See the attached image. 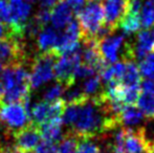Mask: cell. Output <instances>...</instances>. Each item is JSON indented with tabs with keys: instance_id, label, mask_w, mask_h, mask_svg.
Instances as JSON below:
<instances>
[{
	"instance_id": "15",
	"label": "cell",
	"mask_w": 154,
	"mask_h": 153,
	"mask_svg": "<svg viewBox=\"0 0 154 153\" xmlns=\"http://www.w3.org/2000/svg\"><path fill=\"white\" fill-rule=\"evenodd\" d=\"M60 34L53 26H43L37 33V46L43 54L53 53L57 48Z\"/></svg>"
},
{
	"instance_id": "13",
	"label": "cell",
	"mask_w": 154,
	"mask_h": 153,
	"mask_svg": "<svg viewBox=\"0 0 154 153\" xmlns=\"http://www.w3.org/2000/svg\"><path fill=\"white\" fill-rule=\"evenodd\" d=\"M41 142V135L39 130L32 127H26L18 131L15 136L16 149L19 151H32Z\"/></svg>"
},
{
	"instance_id": "1",
	"label": "cell",
	"mask_w": 154,
	"mask_h": 153,
	"mask_svg": "<svg viewBox=\"0 0 154 153\" xmlns=\"http://www.w3.org/2000/svg\"><path fill=\"white\" fill-rule=\"evenodd\" d=\"M62 121L79 139H93L120 126L119 115L112 110L102 92L79 104L65 106Z\"/></svg>"
},
{
	"instance_id": "30",
	"label": "cell",
	"mask_w": 154,
	"mask_h": 153,
	"mask_svg": "<svg viewBox=\"0 0 154 153\" xmlns=\"http://www.w3.org/2000/svg\"><path fill=\"white\" fill-rule=\"evenodd\" d=\"M140 89H142V92L154 94V78H150V79H147L144 82H142Z\"/></svg>"
},
{
	"instance_id": "10",
	"label": "cell",
	"mask_w": 154,
	"mask_h": 153,
	"mask_svg": "<svg viewBox=\"0 0 154 153\" xmlns=\"http://www.w3.org/2000/svg\"><path fill=\"white\" fill-rule=\"evenodd\" d=\"M80 39H81V29L77 20H71L63 29V33L59 36L57 48L55 50L56 55L70 53L80 48Z\"/></svg>"
},
{
	"instance_id": "4",
	"label": "cell",
	"mask_w": 154,
	"mask_h": 153,
	"mask_svg": "<svg viewBox=\"0 0 154 153\" xmlns=\"http://www.w3.org/2000/svg\"><path fill=\"white\" fill-rule=\"evenodd\" d=\"M83 41L101 39L112 34L105 27L104 6L101 2L88 1V4L77 14Z\"/></svg>"
},
{
	"instance_id": "9",
	"label": "cell",
	"mask_w": 154,
	"mask_h": 153,
	"mask_svg": "<svg viewBox=\"0 0 154 153\" xmlns=\"http://www.w3.org/2000/svg\"><path fill=\"white\" fill-rule=\"evenodd\" d=\"M64 109L65 102L63 100L56 101V102H47L43 100L31 105L29 115L35 123L42 125L53 118L62 116Z\"/></svg>"
},
{
	"instance_id": "16",
	"label": "cell",
	"mask_w": 154,
	"mask_h": 153,
	"mask_svg": "<svg viewBox=\"0 0 154 153\" xmlns=\"http://www.w3.org/2000/svg\"><path fill=\"white\" fill-rule=\"evenodd\" d=\"M62 116H60V118H53V120L40 125L39 132H40L43 141L56 143L62 139Z\"/></svg>"
},
{
	"instance_id": "24",
	"label": "cell",
	"mask_w": 154,
	"mask_h": 153,
	"mask_svg": "<svg viewBox=\"0 0 154 153\" xmlns=\"http://www.w3.org/2000/svg\"><path fill=\"white\" fill-rule=\"evenodd\" d=\"M140 21L142 26L145 29H149L154 23V1L146 0L140 11Z\"/></svg>"
},
{
	"instance_id": "22",
	"label": "cell",
	"mask_w": 154,
	"mask_h": 153,
	"mask_svg": "<svg viewBox=\"0 0 154 153\" xmlns=\"http://www.w3.org/2000/svg\"><path fill=\"white\" fill-rule=\"evenodd\" d=\"M82 90L88 96H93L102 92V78L99 74L87 78L82 85Z\"/></svg>"
},
{
	"instance_id": "18",
	"label": "cell",
	"mask_w": 154,
	"mask_h": 153,
	"mask_svg": "<svg viewBox=\"0 0 154 153\" xmlns=\"http://www.w3.org/2000/svg\"><path fill=\"white\" fill-rule=\"evenodd\" d=\"M119 26L122 29V31L124 32L125 35H131V34L138 32L140 26H142L140 13L132 12V11L127 8Z\"/></svg>"
},
{
	"instance_id": "7",
	"label": "cell",
	"mask_w": 154,
	"mask_h": 153,
	"mask_svg": "<svg viewBox=\"0 0 154 153\" xmlns=\"http://www.w3.org/2000/svg\"><path fill=\"white\" fill-rule=\"evenodd\" d=\"M56 54H42L34 62L29 72V85L34 89H39L48 84L55 78Z\"/></svg>"
},
{
	"instance_id": "37",
	"label": "cell",
	"mask_w": 154,
	"mask_h": 153,
	"mask_svg": "<svg viewBox=\"0 0 154 153\" xmlns=\"http://www.w3.org/2000/svg\"><path fill=\"white\" fill-rule=\"evenodd\" d=\"M17 153H32L31 151H18Z\"/></svg>"
},
{
	"instance_id": "41",
	"label": "cell",
	"mask_w": 154,
	"mask_h": 153,
	"mask_svg": "<svg viewBox=\"0 0 154 153\" xmlns=\"http://www.w3.org/2000/svg\"><path fill=\"white\" fill-rule=\"evenodd\" d=\"M153 1H154V0H153Z\"/></svg>"
},
{
	"instance_id": "25",
	"label": "cell",
	"mask_w": 154,
	"mask_h": 153,
	"mask_svg": "<svg viewBox=\"0 0 154 153\" xmlns=\"http://www.w3.org/2000/svg\"><path fill=\"white\" fill-rule=\"evenodd\" d=\"M66 89L67 88L63 84L57 82L46 88V90L43 93V99L47 102H56V101L62 100V96H64Z\"/></svg>"
},
{
	"instance_id": "39",
	"label": "cell",
	"mask_w": 154,
	"mask_h": 153,
	"mask_svg": "<svg viewBox=\"0 0 154 153\" xmlns=\"http://www.w3.org/2000/svg\"><path fill=\"white\" fill-rule=\"evenodd\" d=\"M153 147H154V141H153Z\"/></svg>"
},
{
	"instance_id": "33",
	"label": "cell",
	"mask_w": 154,
	"mask_h": 153,
	"mask_svg": "<svg viewBox=\"0 0 154 153\" xmlns=\"http://www.w3.org/2000/svg\"><path fill=\"white\" fill-rule=\"evenodd\" d=\"M60 0H40V8L45 10H53V8L59 2Z\"/></svg>"
},
{
	"instance_id": "31",
	"label": "cell",
	"mask_w": 154,
	"mask_h": 153,
	"mask_svg": "<svg viewBox=\"0 0 154 153\" xmlns=\"http://www.w3.org/2000/svg\"><path fill=\"white\" fill-rule=\"evenodd\" d=\"M67 2H68L69 5L71 6L73 13L78 14V13L84 8V4H85L86 2H88V0H67Z\"/></svg>"
},
{
	"instance_id": "5",
	"label": "cell",
	"mask_w": 154,
	"mask_h": 153,
	"mask_svg": "<svg viewBox=\"0 0 154 153\" xmlns=\"http://www.w3.org/2000/svg\"><path fill=\"white\" fill-rule=\"evenodd\" d=\"M31 103L24 102H4L0 105V122L10 130L18 131L26 128L31 120Z\"/></svg>"
},
{
	"instance_id": "38",
	"label": "cell",
	"mask_w": 154,
	"mask_h": 153,
	"mask_svg": "<svg viewBox=\"0 0 154 153\" xmlns=\"http://www.w3.org/2000/svg\"><path fill=\"white\" fill-rule=\"evenodd\" d=\"M88 1H97V0H88Z\"/></svg>"
},
{
	"instance_id": "28",
	"label": "cell",
	"mask_w": 154,
	"mask_h": 153,
	"mask_svg": "<svg viewBox=\"0 0 154 153\" xmlns=\"http://www.w3.org/2000/svg\"><path fill=\"white\" fill-rule=\"evenodd\" d=\"M35 153H59V148L56 143L43 141L35 148Z\"/></svg>"
},
{
	"instance_id": "2",
	"label": "cell",
	"mask_w": 154,
	"mask_h": 153,
	"mask_svg": "<svg viewBox=\"0 0 154 153\" xmlns=\"http://www.w3.org/2000/svg\"><path fill=\"white\" fill-rule=\"evenodd\" d=\"M0 86L4 102H24L31 88L29 72L19 64L8 66L1 72Z\"/></svg>"
},
{
	"instance_id": "11",
	"label": "cell",
	"mask_w": 154,
	"mask_h": 153,
	"mask_svg": "<svg viewBox=\"0 0 154 153\" xmlns=\"http://www.w3.org/2000/svg\"><path fill=\"white\" fill-rule=\"evenodd\" d=\"M128 0H106L104 3V14H105V27L114 33L119 27L122 18L127 11Z\"/></svg>"
},
{
	"instance_id": "3",
	"label": "cell",
	"mask_w": 154,
	"mask_h": 153,
	"mask_svg": "<svg viewBox=\"0 0 154 153\" xmlns=\"http://www.w3.org/2000/svg\"><path fill=\"white\" fill-rule=\"evenodd\" d=\"M109 153H154L153 141L147 139L144 128H122L114 134Z\"/></svg>"
},
{
	"instance_id": "20",
	"label": "cell",
	"mask_w": 154,
	"mask_h": 153,
	"mask_svg": "<svg viewBox=\"0 0 154 153\" xmlns=\"http://www.w3.org/2000/svg\"><path fill=\"white\" fill-rule=\"evenodd\" d=\"M126 63L125 75L123 78V84L128 86L140 85L142 81V75H140V68L134 63V61H124Z\"/></svg>"
},
{
	"instance_id": "27",
	"label": "cell",
	"mask_w": 154,
	"mask_h": 153,
	"mask_svg": "<svg viewBox=\"0 0 154 153\" xmlns=\"http://www.w3.org/2000/svg\"><path fill=\"white\" fill-rule=\"evenodd\" d=\"M77 153H103L100 146L92 139H80Z\"/></svg>"
},
{
	"instance_id": "21",
	"label": "cell",
	"mask_w": 154,
	"mask_h": 153,
	"mask_svg": "<svg viewBox=\"0 0 154 153\" xmlns=\"http://www.w3.org/2000/svg\"><path fill=\"white\" fill-rule=\"evenodd\" d=\"M136 104L145 118L154 120V94L142 92Z\"/></svg>"
},
{
	"instance_id": "40",
	"label": "cell",
	"mask_w": 154,
	"mask_h": 153,
	"mask_svg": "<svg viewBox=\"0 0 154 153\" xmlns=\"http://www.w3.org/2000/svg\"><path fill=\"white\" fill-rule=\"evenodd\" d=\"M31 1H34V0H31Z\"/></svg>"
},
{
	"instance_id": "34",
	"label": "cell",
	"mask_w": 154,
	"mask_h": 153,
	"mask_svg": "<svg viewBox=\"0 0 154 153\" xmlns=\"http://www.w3.org/2000/svg\"><path fill=\"white\" fill-rule=\"evenodd\" d=\"M5 34H6V27H5V25L3 24V22L0 21V40H2V39L4 38Z\"/></svg>"
},
{
	"instance_id": "19",
	"label": "cell",
	"mask_w": 154,
	"mask_h": 153,
	"mask_svg": "<svg viewBox=\"0 0 154 153\" xmlns=\"http://www.w3.org/2000/svg\"><path fill=\"white\" fill-rule=\"evenodd\" d=\"M19 54V47L16 41L12 39L0 40V63L14 60Z\"/></svg>"
},
{
	"instance_id": "35",
	"label": "cell",
	"mask_w": 154,
	"mask_h": 153,
	"mask_svg": "<svg viewBox=\"0 0 154 153\" xmlns=\"http://www.w3.org/2000/svg\"><path fill=\"white\" fill-rule=\"evenodd\" d=\"M18 150L14 149V148H2L0 153H17Z\"/></svg>"
},
{
	"instance_id": "26",
	"label": "cell",
	"mask_w": 154,
	"mask_h": 153,
	"mask_svg": "<svg viewBox=\"0 0 154 153\" xmlns=\"http://www.w3.org/2000/svg\"><path fill=\"white\" fill-rule=\"evenodd\" d=\"M140 75L148 79L154 78V53L147 55L142 59L140 63Z\"/></svg>"
},
{
	"instance_id": "6",
	"label": "cell",
	"mask_w": 154,
	"mask_h": 153,
	"mask_svg": "<svg viewBox=\"0 0 154 153\" xmlns=\"http://www.w3.org/2000/svg\"><path fill=\"white\" fill-rule=\"evenodd\" d=\"M82 63V49L60 55L55 63V78L66 88L73 86L75 82V72Z\"/></svg>"
},
{
	"instance_id": "14",
	"label": "cell",
	"mask_w": 154,
	"mask_h": 153,
	"mask_svg": "<svg viewBox=\"0 0 154 153\" xmlns=\"http://www.w3.org/2000/svg\"><path fill=\"white\" fill-rule=\"evenodd\" d=\"M73 11L67 0H60L51 11V23L54 29H64L72 20Z\"/></svg>"
},
{
	"instance_id": "29",
	"label": "cell",
	"mask_w": 154,
	"mask_h": 153,
	"mask_svg": "<svg viewBox=\"0 0 154 153\" xmlns=\"http://www.w3.org/2000/svg\"><path fill=\"white\" fill-rule=\"evenodd\" d=\"M36 22L39 24V26H46L47 23L51 22V10L40 8V11L37 14Z\"/></svg>"
},
{
	"instance_id": "12",
	"label": "cell",
	"mask_w": 154,
	"mask_h": 153,
	"mask_svg": "<svg viewBox=\"0 0 154 153\" xmlns=\"http://www.w3.org/2000/svg\"><path fill=\"white\" fill-rule=\"evenodd\" d=\"M135 59L142 60L144 57L154 53V29H145L136 36L135 43L132 44Z\"/></svg>"
},
{
	"instance_id": "32",
	"label": "cell",
	"mask_w": 154,
	"mask_h": 153,
	"mask_svg": "<svg viewBox=\"0 0 154 153\" xmlns=\"http://www.w3.org/2000/svg\"><path fill=\"white\" fill-rule=\"evenodd\" d=\"M8 15V3L5 0H0V21L5 23Z\"/></svg>"
},
{
	"instance_id": "17",
	"label": "cell",
	"mask_w": 154,
	"mask_h": 153,
	"mask_svg": "<svg viewBox=\"0 0 154 153\" xmlns=\"http://www.w3.org/2000/svg\"><path fill=\"white\" fill-rule=\"evenodd\" d=\"M145 116L137 106H125L119 113L120 126H136Z\"/></svg>"
},
{
	"instance_id": "36",
	"label": "cell",
	"mask_w": 154,
	"mask_h": 153,
	"mask_svg": "<svg viewBox=\"0 0 154 153\" xmlns=\"http://www.w3.org/2000/svg\"><path fill=\"white\" fill-rule=\"evenodd\" d=\"M2 70H3V66H2V63H0V76H1Z\"/></svg>"
},
{
	"instance_id": "8",
	"label": "cell",
	"mask_w": 154,
	"mask_h": 153,
	"mask_svg": "<svg viewBox=\"0 0 154 153\" xmlns=\"http://www.w3.org/2000/svg\"><path fill=\"white\" fill-rule=\"evenodd\" d=\"M31 0H8V15L5 24L16 35L23 33L29 24L32 6Z\"/></svg>"
},
{
	"instance_id": "23",
	"label": "cell",
	"mask_w": 154,
	"mask_h": 153,
	"mask_svg": "<svg viewBox=\"0 0 154 153\" xmlns=\"http://www.w3.org/2000/svg\"><path fill=\"white\" fill-rule=\"evenodd\" d=\"M79 137L73 133L68 132L64 137L61 139L59 148V153H77L78 144H79Z\"/></svg>"
}]
</instances>
